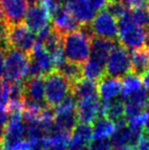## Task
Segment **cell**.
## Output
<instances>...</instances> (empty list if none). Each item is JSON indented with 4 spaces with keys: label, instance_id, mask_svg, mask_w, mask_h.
Segmentation results:
<instances>
[{
    "label": "cell",
    "instance_id": "obj_1",
    "mask_svg": "<svg viewBox=\"0 0 149 150\" xmlns=\"http://www.w3.org/2000/svg\"><path fill=\"white\" fill-rule=\"evenodd\" d=\"M117 20L119 26L117 39L123 47L134 51L148 44L149 30L133 20L131 10L127 9Z\"/></svg>",
    "mask_w": 149,
    "mask_h": 150
},
{
    "label": "cell",
    "instance_id": "obj_2",
    "mask_svg": "<svg viewBox=\"0 0 149 150\" xmlns=\"http://www.w3.org/2000/svg\"><path fill=\"white\" fill-rule=\"evenodd\" d=\"M93 36L87 27L62 36V47L66 60L82 64L90 58Z\"/></svg>",
    "mask_w": 149,
    "mask_h": 150
},
{
    "label": "cell",
    "instance_id": "obj_3",
    "mask_svg": "<svg viewBox=\"0 0 149 150\" xmlns=\"http://www.w3.org/2000/svg\"><path fill=\"white\" fill-rule=\"evenodd\" d=\"M73 93V84L57 71L45 77V102L55 109L68 95Z\"/></svg>",
    "mask_w": 149,
    "mask_h": 150
},
{
    "label": "cell",
    "instance_id": "obj_4",
    "mask_svg": "<svg viewBox=\"0 0 149 150\" xmlns=\"http://www.w3.org/2000/svg\"><path fill=\"white\" fill-rule=\"evenodd\" d=\"M31 64L30 54L20 50L8 48L5 58V71L4 77L8 83L25 81L29 77Z\"/></svg>",
    "mask_w": 149,
    "mask_h": 150
},
{
    "label": "cell",
    "instance_id": "obj_5",
    "mask_svg": "<svg viewBox=\"0 0 149 150\" xmlns=\"http://www.w3.org/2000/svg\"><path fill=\"white\" fill-rule=\"evenodd\" d=\"M4 42L8 48L30 54L37 42V37L34 32L25 25V23H20L7 27Z\"/></svg>",
    "mask_w": 149,
    "mask_h": 150
},
{
    "label": "cell",
    "instance_id": "obj_6",
    "mask_svg": "<svg viewBox=\"0 0 149 150\" xmlns=\"http://www.w3.org/2000/svg\"><path fill=\"white\" fill-rule=\"evenodd\" d=\"M87 28L94 38L114 41L119 36V20L109 10L105 9L98 12Z\"/></svg>",
    "mask_w": 149,
    "mask_h": 150
},
{
    "label": "cell",
    "instance_id": "obj_7",
    "mask_svg": "<svg viewBox=\"0 0 149 150\" xmlns=\"http://www.w3.org/2000/svg\"><path fill=\"white\" fill-rule=\"evenodd\" d=\"M106 76L115 79H123L132 71L131 54L121 45H117L112 51L105 64Z\"/></svg>",
    "mask_w": 149,
    "mask_h": 150
},
{
    "label": "cell",
    "instance_id": "obj_8",
    "mask_svg": "<svg viewBox=\"0 0 149 150\" xmlns=\"http://www.w3.org/2000/svg\"><path fill=\"white\" fill-rule=\"evenodd\" d=\"M30 0H1L0 16L7 27L24 22Z\"/></svg>",
    "mask_w": 149,
    "mask_h": 150
},
{
    "label": "cell",
    "instance_id": "obj_9",
    "mask_svg": "<svg viewBox=\"0 0 149 150\" xmlns=\"http://www.w3.org/2000/svg\"><path fill=\"white\" fill-rule=\"evenodd\" d=\"M26 134V124L23 119V111L9 113V122L3 139L4 147L12 149L18 143L25 140Z\"/></svg>",
    "mask_w": 149,
    "mask_h": 150
},
{
    "label": "cell",
    "instance_id": "obj_10",
    "mask_svg": "<svg viewBox=\"0 0 149 150\" xmlns=\"http://www.w3.org/2000/svg\"><path fill=\"white\" fill-rule=\"evenodd\" d=\"M101 106L102 101L100 100L99 96L77 101L76 112L78 122L85 125L93 124L101 115Z\"/></svg>",
    "mask_w": 149,
    "mask_h": 150
},
{
    "label": "cell",
    "instance_id": "obj_11",
    "mask_svg": "<svg viewBox=\"0 0 149 150\" xmlns=\"http://www.w3.org/2000/svg\"><path fill=\"white\" fill-rule=\"evenodd\" d=\"M51 18V14L47 9H45L38 2H34L29 6L24 23L34 33H39L40 31L49 27Z\"/></svg>",
    "mask_w": 149,
    "mask_h": 150
},
{
    "label": "cell",
    "instance_id": "obj_12",
    "mask_svg": "<svg viewBox=\"0 0 149 150\" xmlns=\"http://www.w3.org/2000/svg\"><path fill=\"white\" fill-rule=\"evenodd\" d=\"M52 29L54 32L64 36L66 34L73 33L82 28L77 22L72 12L68 9L66 5H61L52 14Z\"/></svg>",
    "mask_w": 149,
    "mask_h": 150
},
{
    "label": "cell",
    "instance_id": "obj_13",
    "mask_svg": "<svg viewBox=\"0 0 149 150\" xmlns=\"http://www.w3.org/2000/svg\"><path fill=\"white\" fill-rule=\"evenodd\" d=\"M66 6L82 28L89 26L97 14L88 0H70L66 3Z\"/></svg>",
    "mask_w": 149,
    "mask_h": 150
},
{
    "label": "cell",
    "instance_id": "obj_14",
    "mask_svg": "<svg viewBox=\"0 0 149 150\" xmlns=\"http://www.w3.org/2000/svg\"><path fill=\"white\" fill-rule=\"evenodd\" d=\"M45 77H31L24 81V99L46 106Z\"/></svg>",
    "mask_w": 149,
    "mask_h": 150
},
{
    "label": "cell",
    "instance_id": "obj_15",
    "mask_svg": "<svg viewBox=\"0 0 149 150\" xmlns=\"http://www.w3.org/2000/svg\"><path fill=\"white\" fill-rule=\"evenodd\" d=\"M143 132H137L129 128L127 124L117 126L114 134L112 135V143L117 147H134L137 148Z\"/></svg>",
    "mask_w": 149,
    "mask_h": 150
},
{
    "label": "cell",
    "instance_id": "obj_16",
    "mask_svg": "<svg viewBox=\"0 0 149 150\" xmlns=\"http://www.w3.org/2000/svg\"><path fill=\"white\" fill-rule=\"evenodd\" d=\"M123 101L125 103L126 117L131 119L145 111L149 107V93L145 88H142Z\"/></svg>",
    "mask_w": 149,
    "mask_h": 150
},
{
    "label": "cell",
    "instance_id": "obj_17",
    "mask_svg": "<svg viewBox=\"0 0 149 150\" xmlns=\"http://www.w3.org/2000/svg\"><path fill=\"white\" fill-rule=\"evenodd\" d=\"M30 56L31 61L39 67V69L41 71L42 75L44 77H46L48 74L55 71L53 61H52L51 58V54L47 50V48L44 46V44L40 43V42H36L32 52L30 53Z\"/></svg>",
    "mask_w": 149,
    "mask_h": 150
},
{
    "label": "cell",
    "instance_id": "obj_18",
    "mask_svg": "<svg viewBox=\"0 0 149 150\" xmlns=\"http://www.w3.org/2000/svg\"><path fill=\"white\" fill-rule=\"evenodd\" d=\"M100 117H104L107 120H112L117 126L127 124L126 117L125 103L123 100L115 99L109 102H102L101 115Z\"/></svg>",
    "mask_w": 149,
    "mask_h": 150
},
{
    "label": "cell",
    "instance_id": "obj_19",
    "mask_svg": "<svg viewBox=\"0 0 149 150\" xmlns=\"http://www.w3.org/2000/svg\"><path fill=\"white\" fill-rule=\"evenodd\" d=\"M98 94L100 95L102 102H109L115 100L121 94V80L105 76L97 83Z\"/></svg>",
    "mask_w": 149,
    "mask_h": 150
},
{
    "label": "cell",
    "instance_id": "obj_20",
    "mask_svg": "<svg viewBox=\"0 0 149 150\" xmlns=\"http://www.w3.org/2000/svg\"><path fill=\"white\" fill-rule=\"evenodd\" d=\"M93 138V130L90 125L79 124L71 136L68 150H82L91 143Z\"/></svg>",
    "mask_w": 149,
    "mask_h": 150
},
{
    "label": "cell",
    "instance_id": "obj_21",
    "mask_svg": "<svg viewBox=\"0 0 149 150\" xmlns=\"http://www.w3.org/2000/svg\"><path fill=\"white\" fill-rule=\"evenodd\" d=\"M117 44L113 40L102 39V38H93L92 40V49L90 57L106 64L112 51L115 48Z\"/></svg>",
    "mask_w": 149,
    "mask_h": 150
},
{
    "label": "cell",
    "instance_id": "obj_22",
    "mask_svg": "<svg viewBox=\"0 0 149 150\" xmlns=\"http://www.w3.org/2000/svg\"><path fill=\"white\" fill-rule=\"evenodd\" d=\"M71 136L60 132L55 126L53 127L49 137L43 142L42 150H68Z\"/></svg>",
    "mask_w": 149,
    "mask_h": 150
},
{
    "label": "cell",
    "instance_id": "obj_23",
    "mask_svg": "<svg viewBox=\"0 0 149 150\" xmlns=\"http://www.w3.org/2000/svg\"><path fill=\"white\" fill-rule=\"evenodd\" d=\"M132 73L141 77L149 71V49L147 47L132 51Z\"/></svg>",
    "mask_w": 149,
    "mask_h": 150
},
{
    "label": "cell",
    "instance_id": "obj_24",
    "mask_svg": "<svg viewBox=\"0 0 149 150\" xmlns=\"http://www.w3.org/2000/svg\"><path fill=\"white\" fill-rule=\"evenodd\" d=\"M73 95L77 101L98 96L97 83L83 78L73 85Z\"/></svg>",
    "mask_w": 149,
    "mask_h": 150
},
{
    "label": "cell",
    "instance_id": "obj_25",
    "mask_svg": "<svg viewBox=\"0 0 149 150\" xmlns=\"http://www.w3.org/2000/svg\"><path fill=\"white\" fill-rule=\"evenodd\" d=\"M82 71H83V78L84 79L90 80L93 82H98L106 76L105 64L99 62V61L93 59L90 57L86 62L82 65Z\"/></svg>",
    "mask_w": 149,
    "mask_h": 150
},
{
    "label": "cell",
    "instance_id": "obj_26",
    "mask_svg": "<svg viewBox=\"0 0 149 150\" xmlns=\"http://www.w3.org/2000/svg\"><path fill=\"white\" fill-rule=\"evenodd\" d=\"M93 138L96 140L108 139L112 137L117 130V125L104 117H99L93 122Z\"/></svg>",
    "mask_w": 149,
    "mask_h": 150
},
{
    "label": "cell",
    "instance_id": "obj_27",
    "mask_svg": "<svg viewBox=\"0 0 149 150\" xmlns=\"http://www.w3.org/2000/svg\"><path fill=\"white\" fill-rule=\"evenodd\" d=\"M140 89H142L141 77L133 73L128 74L121 79V100H125Z\"/></svg>",
    "mask_w": 149,
    "mask_h": 150
},
{
    "label": "cell",
    "instance_id": "obj_28",
    "mask_svg": "<svg viewBox=\"0 0 149 150\" xmlns=\"http://www.w3.org/2000/svg\"><path fill=\"white\" fill-rule=\"evenodd\" d=\"M56 71L60 73L64 78L68 80L74 85L78 81L83 79V71L82 65L78 63L72 62V61L66 60Z\"/></svg>",
    "mask_w": 149,
    "mask_h": 150
},
{
    "label": "cell",
    "instance_id": "obj_29",
    "mask_svg": "<svg viewBox=\"0 0 149 150\" xmlns=\"http://www.w3.org/2000/svg\"><path fill=\"white\" fill-rule=\"evenodd\" d=\"M149 120V111L145 110L143 112L139 113L136 117H133L131 119H128L127 125L129 126L130 129L137 132H144V128H145L146 124Z\"/></svg>",
    "mask_w": 149,
    "mask_h": 150
},
{
    "label": "cell",
    "instance_id": "obj_30",
    "mask_svg": "<svg viewBox=\"0 0 149 150\" xmlns=\"http://www.w3.org/2000/svg\"><path fill=\"white\" fill-rule=\"evenodd\" d=\"M10 83L5 80H0V109H5L9 102Z\"/></svg>",
    "mask_w": 149,
    "mask_h": 150
},
{
    "label": "cell",
    "instance_id": "obj_31",
    "mask_svg": "<svg viewBox=\"0 0 149 150\" xmlns=\"http://www.w3.org/2000/svg\"><path fill=\"white\" fill-rule=\"evenodd\" d=\"M123 4L126 8L130 10L134 9H145V7L148 5L149 0H115Z\"/></svg>",
    "mask_w": 149,
    "mask_h": 150
},
{
    "label": "cell",
    "instance_id": "obj_32",
    "mask_svg": "<svg viewBox=\"0 0 149 150\" xmlns=\"http://www.w3.org/2000/svg\"><path fill=\"white\" fill-rule=\"evenodd\" d=\"M8 122H9V113L7 109L1 108L0 109V143L1 144H3L4 135H5Z\"/></svg>",
    "mask_w": 149,
    "mask_h": 150
},
{
    "label": "cell",
    "instance_id": "obj_33",
    "mask_svg": "<svg viewBox=\"0 0 149 150\" xmlns=\"http://www.w3.org/2000/svg\"><path fill=\"white\" fill-rule=\"evenodd\" d=\"M112 143L109 139L93 140L90 143V150H112Z\"/></svg>",
    "mask_w": 149,
    "mask_h": 150
},
{
    "label": "cell",
    "instance_id": "obj_34",
    "mask_svg": "<svg viewBox=\"0 0 149 150\" xmlns=\"http://www.w3.org/2000/svg\"><path fill=\"white\" fill-rule=\"evenodd\" d=\"M36 2H38L39 4H41L45 9H47L48 11L50 12L51 16H52V14H53L54 12L62 5V4L59 3L58 0H37Z\"/></svg>",
    "mask_w": 149,
    "mask_h": 150
},
{
    "label": "cell",
    "instance_id": "obj_35",
    "mask_svg": "<svg viewBox=\"0 0 149 150\" xmlns=\"http://www.w3.org/2000/svg\"><path fill=\"white\" fill-rule=\"evenodd\" d=\"M8 46L6 45L5 42L0 43V80L2 77H4V71H5V58L6 52H7Z\"/></svg>",
    "mask_w": 149,
    "mask_h": 150
},
{
    "label": "cell",
    "instance_id": "obj_36",
    "mask_svg": "<svg viewBox=\"0 0 149 150\" xmlns=\"http://www.w3.org/2000/svg\"><path fill=\"white\" fill-rule=\"evenodd\" d=\"M91 4L92 7L95 9V11H102V10L107 9L109 4L112 2V0H88Z\"/></svg>",
    "mask_w": 149,
    "mask_h": 150
},
{
    "label": "cell",
    "instance_id": "obj_37",
    "mask_svg": "<svg viewBox=\"0 0 149 150\" xmlns=\"http://www.w3.org/2000/svg\"><path fill=\"white\" fill-rule=\"evenodd\" d=\"M137 150H149V135H146L144 132L137 146Z\"/></svg>",
    "mask_w": 149,
    "mask_h": 150
},
{
    "label": "cell",
    "instance_id": "obj_38",
    "mask_svg": "<svg viewBox=\"0 0 149 150\" xmlns=\"http://www.w3.org/2000/svg\"><path fill=\"white\" fill-rule=\"evenodd\" d=\"M141 81H142V85L144 86L145 90L149 93V71L141 76Z\"/></svg>",
    "mask_w": 149,
    "mask_h": 150
},
{
    "label": "cell",
    "instance_id": "obj_39",
    "mask_svg": "<svg viewBox=\"0 0 149 150\" xmlns=\"http://www.w3.org/2000/svg\"><path fill=\"white\" fill-rule=\"evenodd\" d=\"M113 150H137V148H134V147H117Z\"/></svg>",
    "mask_w": 149,
    "mask_h": 150
},
{
    "label": "cell",
    "instance_id": "obj_40",
    "mask_svg": "<svg viewBox=\"0 0 149 150\" xmlns=\"http://www.w3.org/2000/svg\"><path fill=\"white\" fill-rule=\"evenodd\" d=\"M144 133H145L146 135H149V120L147 124H146L145 128H144Z\"/></svg>",
    "mask_w": 149,
    "mask_h": 150
},
{
    "label": "cell",
    "instance_id": "obj_41",
    "mask_svg": "<svg viewBox=\"0 0 149 150\" xmlns=\"http://www.w3.org/2000/svg\"><path fill=\"white\" fill-rule=\"evenodd\" d=\"M82 150H90V148H88V147H85V148H83Z\"/></svg>",
    "mask_w": 149,
    "mask_h": 150
},
{
    "label": "cell",
    "instance_id": "obj_42",
    "mask_svg": "<svg viewBox=\"0 0 149 150\" xmlns=\"http://www.w3.org/2000/svg\"><path fill=\"white\" fill-rule=\"evenodd\" d=\"M147 6H148V10H147V12H148V16H149V1H148V5H147Z\"/></svg>",
    "mask_w": 149,
    "mask_h": 150
},
{
    "label": "cell",
    "instance_id": "obj_43",
    "mask_svg": "<svg viewBox=\"0 0 149 150\" xmlns=\"http://www.w3.org/2000/svg\"><path fill=\"white\" fill-rule=\"evenodd\" d=\"M148 49H149V40H148Z\"/></svg>",
    "mask_w": 149,
    "mask_h": 150
},
{
    "label": "cell",
    "instance_id": "obj_44",
    "mask_svg": "<svg viewBox=\"0 0 149 150\" xmlns=\"http://www.w3.org/2000/svg\"><path fill=\"white\" fill-rule=\"evenodd\" d=\"M0 2H1V0H0Z\"/></svg>",
    "mask_w": 149,
    "mask_h": 150
}]
</instances>
